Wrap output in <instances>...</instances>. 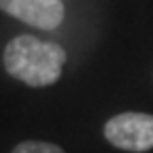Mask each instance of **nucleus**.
Instances as JSON below:
<instances>
[{
  "instance_id": "obj_1",
  "label": "nucleus",
  "mask_w": 153,
  "mask_h": 153,
  "mask_svg": "<svg viewBox=\"0 0 153 153\" xmlns=\"http://www.w3.org/2000/svg\"><path fill=\"white\" fill-rule=\"evenodd\" d=\"M2 62L4 70L13 79L30 87H47L62 76L66 51L55 43L22 34L9 41L2 53Z\"/></svg>"
},
{
  "instance_id": "obj_2",
  "label": "nucleus",
  "mask_w": 153,
  "mask_h": 153,
  "mask_svg": "<svg viewBox=\"0 0 153 153\" xmlns=\"http://www.w3.org/2000/svg\"><path fill=\"white\" fill-rule=\"evenodd\" d=\"M106 140L123 151L153 149V115L149 113H119L104 126Z\"/></svg>"
},
{
  "instance_id": "obj_3",
  "label": "nucleus",
  "mask_w": 153,
  "mask_h": 153,
  "mask_svg": "<svg viewBox=\"0 0 153 153\" xmlns=\"http://www.w3.org/2000/svg\"><path fill=\"white\" fill-rule=\"evenodd\" d=\"M0 11L41 30H55L64 22L62 0H0Z\"/></svg>"
},
{
  "instance_id": "obj_4",
  "label": "nucleus",
  "mask_w": 153,
  "mask_h": 153,
  "mask_svg": "<svg viewBox=\"0 0 153 153\" xmlns=\"http://www.w3.org/2000/svg\"><path fill=\"white\" fill-rule=\"evenodd\" d=\"M11 153H64L62 147L53 143H43V140H26L19 143Z\"/></svg>"
}]
</instances>
